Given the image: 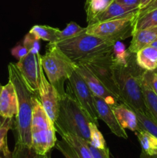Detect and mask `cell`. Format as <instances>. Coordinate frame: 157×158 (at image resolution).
I'll return each instance as SVG.
<instances>
[{
  "label": "cell",
  "mask_w": 157,
  "mask_h": 158,
  "mask_svg": "<svg viewBox=\"0 0 157 158\" xmlns=\"http://www.w3.org/2000/svg\"><path fill=\"white\" fill-rule=\"evenodd\" d=\"M60 29L49 26L35 25L29 30V33L35 35L38 40H42L51 43H56L58 42V34Z\"/></svg>",
  "instance_id": "20"
},
{
  "label": "cell",
  "mask_w": 157,
  "mask_h": 158,
  "mask_svg": "<svg viewBox=\"0 0 157 158\" xmlns=\"http://www.w3.org/2000/svg\"><path fill=\"white\" fill-rule=\"evenodd\" d=\"M139 66L146 71H154L157 69V49L154 46H146L135 53Z\"/></svg>",
  "instance_id": "18"
},
{
  "label": "cell",
  "mask_w": 157,
  "mask_h": 158,
  "mask_svg": "<svg viewBox=\"0 0 157 158\" xmlns=\"http://www.w3.org/2000/svg\"><path fill=\"white\" fill-rule=\"evenodd\" d=\"M75 71L84 80L93 96L104 100L112 107L119 103V99L102 83L86 65L82 63H75Z\"/></svg>",
  "instance_id": "10"
},
{
  "label": "cell",
  "mask_w": 157,
  "mask_h": 158,
  "mask_svg": "<svg viewBox=\"0 0 157 158\" xmlns=\"http://www.w3.org/2000/svg\"><path fill=\"white\" fill-rule=\"evenodd\" d=\"M46 155L37 154L32 148L15 143V148L13 152L12 153L11 158H45Z\"/></svg>",
  "instance_id": "28"
},
{
  "label": "cell",
  "mask_w": 157,
  "mask_h": 158,
  "mask_svg": "<svg viewBox=\"0 0 157 158\" xmlns=\"http://www.w3.org/2000/svg\"><path fill=\"white\" fill-rule=\"evenodd\" d=\"M132 37L128 49L132 53H136L140 49L155 41L157 38V26L135 31Z\"/></svg>",
  "instance_id": "17"
},
{
  "label": "cell",
  "mask_w": 157,
  "mask_h": 158,
  "mask_svg": "<svg viewBox=\"0 0 157 158\" xmlns=\"http://www.w3.org/2000/svg\"><path fill=\"white\" fill-rule=\"evenodd\" d=\"M12 119L11 118H5L0 116V127H2V126H4L5 124H6L7 123H9V121H11Z\"/></svg>",
  "instance_id": "38"
},
{
  "label": "cell",
  "mask_w": 157,
  "mask_h": 158,
  "mask_svg": "<svg viewBox=\"0 0 157 158\" xmlns=\"http://www.w3.org/2000/svg\"><path fill=\"white\" fill-rule=\"evenodd\" d=\"M155 8H157V0H153V1H152L150 4L148 5L146 8H144V9H141V10L139 11L137 16H139V15H143V14L149 12V11L152 10V9H155Z\"/></svg>",
  "instance_id": "36"
},
{
  "label": "cell",
  "mask_w": 157,
  "mask_h": 158,
  "mask_svg": "<svg viewBox=\"0 0 157 158\" xmlns=\"http://www.w3.org/2000/svg\"><path fill=\"white\" fill-rule=\"evenodd\" d=\"M151 46H154V47H155L157 49V42L156 41H154L153 43H151Z\"/></svg>",
  "instance_id": "40"
},
{
  "label": "cell",
  "mask_w": 157,
  "mask_h": 158,
  "mask_svg": "<svg viewBox=\"0 0 157 158\" xmlns=\"http://www.w3.org/2000/svg\"><path fill=\"white\" fill-rule=\"evenodd\" d=\"M89 133H90L89 143L92 147L98 148V149H106L107 148L106 140H105L102 133L99 130L98 125L90 122L89 123Z\"/></svg>",
  "instance_id": "27"
},
{
  "label": "cell",
  "mask_w": 157,
  "mask_h": 158,
  "mask_svg": "<svg viewBox=\"0 0 157 158\" xmlns=\"http://www.w3.org/2000/svg\"><path fill=\"white\" fill-rule=\"evenodd\" d=\"M139 158H157V154H154V155H148V154H145L144 152L142 151Z\"/></svg>",
  "instance_id": "39"
},
{
  "label": "cell",
  "mask_w": 157,
  "mask_h": 158,
  "mask_svg": "<svg viewBox=\"0 0 157 158\" xmlns=\"http://www.w3.org/2000/svg\"><path fill=\"white\" fill-rule=\"evenodd\" d=\"M155 41H156V42H157V38H156V40H155Z\"/></svg>",
  "instance_id": "44"
},
{
  "label": "cell",
  "mask_w": 157,
  "mask_h": 158,
  "mask_svg": "<svg viewBox=\"0 0 157 158\" xmlns=\"http://www.w3.org/2000/svg\"><path fill=\"white\" fill-rule=\"evenodd\" d=\"M157 26V8L137 16L134 22L133 32L139 29ZM132 32V33H133Z\"/></svg>",
  "instance_id": "24"
},
{
  "label": "cell",
  "mask_w": 157,
  "mask_h": 158,
  "mask_svg": "<svg viewBox=\"0 0 157 158\" xmlns=\"http://www.w3.org/2000/svg\"><path fill=\"white\" fill-rule=\"evenodd\" d=\"M38 97L45 111L53 123L56 120L59 109V94L55 86L49 83L39 62Z\"/></svg>",
  "instance_id": "9"
},
{
  "label": "cell",
  "mask_w": 157,
  "mask_h": 158,
  "mask_svg": "<svg viewBox=\"0 0 157 158\" xmlns=\"http://www.w3.org/2000/svg\"><path fill=\"white\" fill-rule=\"evenodd\" d=\"M111 0H86L85 10L87 16L88 25L92 22L95 15L104 10Z\"/></svg>",
  "instance_id": "25"
},
{
  "label": "cell",
  "mask_w": 157,
  "mask_h": 158,
  "mask_svg": "<svg viewBox=\"0 0 157 158\" xmlns=\"http://www.w3.org/2000/svg\"><path fill=\"white\" fill-rule=\"evenodd\" d=\"M12 120L0 127V154H2V158H11L12 153L9 150L7 143L8 132L12 128Z\"/></svg>",
  "instance_id": "29"
},
{
  "label": "cell",
  "mask_w": 157,
  "mask_h": 158,
  "mask_svg": "<svg viewBox=\"0 0 157 158\" xmlns=\"http://www.w3.org/2000/svg\"><path fill=\"white\" fill-rule=\"evenodd\" d=\"M114 1L117 2L119 3V4L123 5V6H125L139 9L140 2H141V0H114Z\"/></svg>",
  "instance_id": "35"
},
{
  "label": "cell",
  "mask_w": 157,
  "mask_h": 158,
  "mask_svg": "<svg viewBox=\"0 0 157 158\" xmlns=\"http://www.w3.org/2000/svg\"><path fill=\"white\" fill-rule=\"evenodd\" d=\"M2 86H2V85H0V93H1L2 89Z\"/></svg>",
  "instance_id": "42"
},
{
  "label": "cell",
  "mask_w": 157,
  "mask_h": 158,
  "mask_svg": "<svg viewBox=\"0 0 157 158\" xmlns=\"http://www.w3.org/2000/svg\"><path fill=\"white\" fill-rule=\"evenodd\" d=\"M29 52L28 49L25 47L24 46H22V45H18V46H15L13 49L11 50V53L13 56H15V58L20 60V59L23 58L25 56H26Z\"/></svg>",
  "instance_id": "34"
},
{
  "label": "cell",
  "mask_w": 157,
  "mask_h": 158,
  "mask_svg": "<svg viewBox=\"0 0 157 158\" xmlns=\"http://www.w3.org/2000/svg\"><path fill=\"white\" fill-rule=\"evenodd\" d=\"M69 90L75 97L86 115L92 123L99 126V117L93 100V94L88 87L81 76L75 71L72 73L69 80Z\"/></svg>",
  "instance_id": "8"
},
{
  "label": "cell",
  "mask_w": 157,
  "mask_h": 158,
  "mask_svg": "<svg viewBox=\"0 0 157 158\" xmlns=\"http://www.w3.org/2000/svg\"><path fill=\"white\" fill-rule=\"evenodd\" d=\"M142 89L148 111L157 122V96L143 75L142 78Z\"/></svg>",
  "instance_id": "21"
},
{
  "label": "cell",
  "mask_w": 157,
  "mask_h": 158,
  "mask_svg": "<svg viewBox=\"0 0 157 158\" xmlns=\"http://www.w3.org/2000/svg\"><path fill=\"white\" fill-rule=\"evenodd\" d=\"M43 71L51 84L55 86L60 96L66 94L64 83L75 69L74 63L55 43H49L45 55L39 56Z\"/></svg>",
  "instance_id": "5"
},
{
  "label": "cell",
  "mask_w": 157,
  "mask_h": 158,
  "mask_svg": "<svg viewBox=\"0 0 157 158\" xmlns=\"http://www.w3.org/2000/svg\"><path fill=\"white\" fill-rule=\"evenodd\" d=\"M55 147L62 154L65 158H79L72 147L66 143L63 139L59 141H56Z\"/></svg>",
  "instance_id": "31"
},
{
  "label": "cell",
  "mask_w": 157,
  "mask_h": 158,
  "mask_svg": "<svg viewBox=\"0 0 157 158\" xmlns=\"http://www.w3.org/2000/svg\"><path fill=\"white\" fill-rule=\"evenodd\" d=\"M136 137L142 148V151L148 155H154L157 154V138L150 133L146 131L135 132Z\"/></svg>",
  "instance_id": "22"
},
{
  "label": "cell",
  "mask_w": 157,
  "mask_h": 158,
  "mask_svg": "<svg viewBox=\"0 0 157 158\" xmlns=\"http://www.w3.org/2000/svg\"><path fill=\"white\" fill-rule=\"evenodd\" d=\"M139 11V9L125 6L123 5L119 4L117 2L114 1V0H111L106 9L102 11L101 12H99L98 15H95V17L93 19L90 24L114 19L125 18V17L130 16V15H136V14H138Z\"/></svg>",
  "instance_id": "15"
},
{
  "label": "cell",
  "mask_w": 157,
  "mask_h": 158,
  "mask_svg": "<svg viewBox=\"0 0 157 158\" xmlns=\"http://www.w3.org/2000/svg\"><path fill=\"white\" fill-rule=\"evenodd\" d=\"M143 76L157 96V73L155 71L145 70Z\"/></svg>",
  "instance_id": "33"
},
{
  "label": "cell",
  "mask_w": 157,
  "mask_h": 158,
  "mask_svg": "<svg viewBox=\"0 0 157 158\" xmlns=\"http://www.w3.org/2000/svg\"><path fill=\"white\" fill-rule=\"evenodd\" d=\"M39 52H29L15 63L27 86L37 95H38L39 83Z\"/></svg>",
  "instance_id": "11"
},
{
  "label": "cell",
  "mask_w": 157,
  "mask_h": 158,
  "mask_svg": "<svg viewBox=\"0 0 157 158\" xmlns=\"http://www.w3.org/2000/svg\"><path fill=\"white\" fill-rule=\"evenodd\" d=\"M38 39L31 33H28L23 40V46L28 49L29 52L38 53L40 49V43Z\"/></svg>",
  "instance_id": "30"
},
{
  "label": "cell",
  "mask_w": 157,
  "mask_h": 158,
  "mask_svg": "<svg viewBox=\"0 0 157 158\" xmlns=\"http://www.w3.org/2000/svg\"><path fill=\"white\" fill-rule=\"evenodd\" d=\"M80 63L86 65L102 83L114 94L119 100H120L119 91L114 71V62L111 52Z\"/></svg>",
  "instance_id": "7"
},
{
  "label": "cell",
  "mask_w": 157,
  "mask_h": 158,
  "mask_svg": "<svg viewBox=\"0 0 157 158\" xmlns=\"http://www.w3.org/2000/svg\"><path fill=\"white\" fill-rule=\"evenodd\" d=\"M132 110L135 112L137 119H138V123L140 130L150 133L152 135H153L154 137L157 138V122L152 118L149 111H147L146 113H143L135 109Z\"/></svg>",
  "instance_id": "23"
},
{
  "label": "cell",
  "mask_w": 157,
  "mask_h": 158,
  "mask_svg": "<svg viewBox=\"0 0 157 158\" xmlns=\"http://www.w3.org/2000/svg\"><path fill=\"white\" fill-rule=\"evenodd\" d=\"M137 15L93 23L86 26V33L115 43L132 36Z\"/></svg>",
  "instance_id": "6"
},
{
  "label": "cell",
  "mask_w": 157,
  "mask_h": 158,
  "mask_svg": "<svg viewBox=\"0 0 157 158\" xmlns=\"http://www.w3.org/2000/svg\"><path fill=\"white\" fill-rule=\"evenodd\" d=\"M9 80L15 87L18 98V113L15 116V143L32 148V116L34 100L38 97L32 92L25 82L15 63L8 66Z\"/></svg>",
  "instance_id": "2"
},
{
  "label": "cell",
  "mask_w": 157,
  "mask_h": 158,
  "mask_svg": "<svg viewBox=\"0 0 157 158\" xmlns=\"http://www.w3.org/2000/svg\"><path fill=\"white\" fill-rule=\"evenodd\" d=\"M153 0H141L140 2V6H139V10L146 8L148 5L150 4Z\"/></svg>",
  "instance_id": "37"
},
{
  "label": "cell",
  "mask_w": 157,
  "mask_h": 158,
  "mask_svg": "<svg viewBox=\"0 0 157 158\" xmlns=\"http://www.w3.org/2000/svg\"><path fill=\"white\" fill-rule=\"evenodd\" d=\"M0 158H2V157H1V156H0Z\"/></svg>",
  "instance_id": "45"
},
{
  "label": "cell",
  "mask_w": 157,
  "mask_h": 158,
  "mask_svg": "<svg viewBox=\"0 0 157 158\" xmlns=\"http://www.w3.org/2000/svg\"><path fill=\"white\" fill-rule=\"evenodd\" d=\"M86 32V27H82V26H78V24H76L74 22H71L67 25V26L64 29L60 30L57 43L78 36V35H81V34L84 33Z\"/></svg>",
  "instance_id": "26"
},
{
  "label": "cell",
  "mask_w": 157,
  "mask_h": 158,
  "mask_svg": "<svg viewBox=\"0 0 157 158\" xmlns=\"http://www.w3.org/2000/svg\"><path fill=\"white\" fill-rule=\"evenodd\" d=\"M114 71L119 91L120 102L132 109L143 113L147 112L142 89V78L145 70L137 63L135 53L130 52L126 63H114Z\"/></svg>",
  "instance_id": "1"
},
{
  "label": "cell",
  "mask_w": 157,
  "mask_h": 158,
  "mask_svg": "<svg viewBox=\"0 0 157 158\" xmlns=\"http://www.w3.org/2000/svg\"><path fill=\"white\" fill-rule=\"evenodd\" d=\"M18 113V98L15 87L10 80L2 86L0 93V116L12 119Z\"/></svg>",
  "instance_id": "14"
},
{
  "label": "cell",
  "mask_w": 157,
  "mask_h": 158,
  "mask_svg": "<svg viewBox=\"0 0 157 158\" xmlns=\"http://www.w3.org/2000/svg\"><path fill=\"white\" fill-rule=\"evenodd\" d=\"M86 142L94 158H110L109 157V150L108 148H106V149H98V148L92 147L89 143V142Z\"/></svg>",
  "instance_id": "32"
},
{
  "label": "cell",
  "mask_w": 157,
  "mask_h": 158,
  "mask_svg": "<svg viewBox=\"0 0 157 158\" xmlns=\"http://www.w3.org/2000/svg\"><path fill=\"white\" fill-rule=\"evenodd\" d=\"M55 44L74 63H78L112 52L115 43L86 32Z\"/></svg>",
  "instance_id": "4"
},
{
  "label": "cell",
  "mask_w": 157,
  "mask_h": 158,
  "mask_svg": "<svg viewBox=\"0 0 157 158\" xmlns=\"http://www.w3.org/2000/svg\"><path fill=\"white\" fill-rule=\"evenodd\" d=\"M45 158H51V157H50V154H49V152L47 154H46V157H45Z\"/></svg>",
  "instance_id": "41"
},
{
  "label": "cell",
  "mask_w": 157,
  "mask_h": 158,
  "mask_svg": "<svg viewBox=\"0 0 157 158\" xmlns=\"http://www.w3.org/2000/svg\"><path fill=\"white\" fill-rule=\"evenodd\" d=\"M55 125L32 126V148L37 154L46 155L55 146Z\"/></svg>",
  "instance_id": "12"
},
{
  "label": "cell",
  "mask_w": 157,
  "mask_h": 158,
  "mask_svg": "<svg viewBox=\"0 0 157 158\" xmlns=\"http://www.w3.org/2000/svg\"><path fill=\"white\" fill-rule=\"evenodd\" d=\"M93 100L99 119L103 120L115 136L123 139H127V133L117 120L112 106L99 97L93 96Z\"/></svg>",
  "instance_id": "13"
},
{
  "label": "cell",
  "mask_w": 157,
  "mask_h": 158,
  "mask_svg": "<svg viewBox=\"0 0 157 158\" xmlns=\"http://www.w3.org/2000/svg\"><path fill=\"white\" fill-rule=\"evenodd\" d=\"M154 71H155V72L156 73H157V69H155V70H154Z\"/></svg>",
  "instance_id": "43"
},
{
  "label": "cell",
  "mask_w": 157,
  "mask_h": 158,
  "mask_svg": "<svg viewBox=\"0 0 157 158\" xmlns=\"http://www.w3.org/2000/svg\"><path fill=\"white\" fill-rule=\"evenodd\" d=\"M112 110L118 122L125 130L128 129L135 133L140 131L136 115L129 106L119 102Z\"/></svg>",
  "instance_id": "16"
},
{
  "label": "cell",
  "mask_w": 157,
  "mask_h": 158,
  "mask_svg": "<svg viewBox=\"0 0 157 158\" xmlns=\"http://www.w3.org/2000/svg\"><path fill=\"white\" fill-rule=\"evenodd\" d=\"M62 138L69 143L72 149L75 151L79 158H94L90 150L86 144V140L75 134L70 133H62L60 134Z\"/></svg>",
  "instance_id": "19"
},
{
  "label": "cell",
  "mask_w": 157,
  "mask_h": 158,
  "mask_svg": "<svg viewBox=\"0 0 157 158\" xmlns=\"http://www.w3.org/2000/svg\"><path fill=\"white\" fill-rule=\"evenodd\" d=\"M59 109L54 123L56 132L75 134L86 141L90 140L89 123L92 122L72 93L60 96Z\"/></svg>",
  "instance_id": "3"
}]
</instances>
